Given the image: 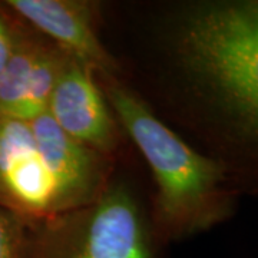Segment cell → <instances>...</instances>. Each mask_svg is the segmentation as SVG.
<instances>
[{"mask_svg":"<svg viewBox=\"0 0 258 258\" xmlns=\"http://www.w3.org/2000/svg\"><path fill=\"white\" fill-rule=\"evenodd\" d=\"M169 40L197 113L238 191L258 189V0L178 6Z\"/></svg>","mask_w":258,"mask_h":258,"instance_id":"1","label":"cell"},{"mask_svg":"<svg viewBox=\"0 0 258 258\" xmlns=\"http://www.w3.org/2000/svg\"><path fill=\"white\" fill-rule=\"evenodd\" d=\"M101 79L115 119L152 171L161 235L181 240L231 217L238 188L227 169L185 142L115 76Z\"/></svg>","mask_w":258,"mask_h":258,"instance_id":"2","label":"cell"},{"mask_svg":"<svg viewBox=\"0 0 258 258\" xmlns=\"http://www.w3.org/2000/svg\"><path fill=\"white\" fill-rule=\"evenodd\" d=\"M30 258H158L137 200L112 185L91 204L30 221Z\"/></svg>","mask_w":258,"mask_h":258,"instance_id":"3","label":"cell"},{"mask_svg":"<svg viewBox=\"0 0 258 258\" xmlns=\"http://www.w3.org/2000/svg\"><path fill=\"white\" fill-rule=\"evenodd\" d=\"M0 207L26 221L62 214L30 123L8 116H0Z\"/></svg>","mask_w":258,"mask_h":258,"instance_id":"4","label":"cell"},{"mask_svg":"<svg viewBox=\"0 0 258 258\" xmlns=\"http://www.w3.org/2000/svg\"><path fill=\"white\" fill-rule=\"evenodd\" d=\"M46 112L66 135L105 157L119 144V123L96 75L71 57L56 81Z\"/></svg>","mask_w":258,"mask_h":258,"instance_id":"5","label":"cell"},{"mask_svg":"<svg viewBox=\"0 0 258 258\" xmlns=\"http://www.w3.org/2000/svg\"><path fill=\"white\" fill-rule=\"evenodd\" d=\"M5 5L68 57L99 78L115 76L118 63L96 33L93 5L78 0H8Z\"/></svg>","mask_w":258,"mask_h":258,"instance_id":"6","label":"cell"},{"mask_svg":"<svg viewBox=\"0 0 258 258\" xmlns=\"http://www.w3.org/2000/svg\"><path fill=\"white\" fill-rule=\"evenodd\" d=\"M29 123L55 181L62 214L95 201L108 186L106 157L66 135L47 112Z\"/></svg>","mask_w":258,"mask_h":258,"instance_id":"7","label":"cell"},{"mask_svg":"<svg viewBox=\"0 0 258 258\" xmlns=\"http://www.w3.org/2000/svg\"><path fill=\"white\" fill-rule=\"evenodd\" d=\"M66 60L60 49L25 26L0 74V116L30 122L45 113Z\"/></svg>","mask_w":258,"mask_h":258,"instance_id":"8","label":"cell"},{"mask_svg":"<svg viewBox=\"0 0 258 258\" xmlns=\"http://www.w3.org/2000/svg\"><path fill=\"white\" fill-rule=\"evenodd\" d=\"M0 258H30V221L2 207Z\"/></svg>","mask_w":258,"mask_h":258,"instance_id":"9","label":"cell"},{"mask_svg":"<svg viewBox=\"0 0 258 258\" xmlns=\"http://www.w3.org/2000/svg\"><path fill=\"white\" fill-rule=\"evenodd\" d=\"M25 23L5 5L0 3V74L18 46Z\"/></svg>","mask_w":258,"mask_h":258,"instance_id":"10","label":"cell"}]
</instances>
